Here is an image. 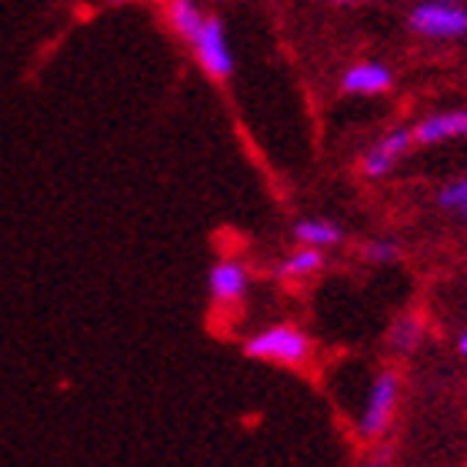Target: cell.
Listing matches in <instances>:
<instances>
[{
  "instance_id": "6da1fadb",
  "label": "cell",
  "mask_w": 467,
  "mask_h": 467,
  "mask_svg": "<svg viewBox=\"0 0 467 467\" xmlns=\"http://www.w3.org/2000/svg\"><path fill=\"white\" fill-rule=\"evenodd\" d=\"M244 354L254 360H267V364H284V368H301L314 354V341L301 327L294 324H271L264 331L251 334L244 344Z\"/></svg>"
},
{
  "instance_id": "7a4b0ae2",
  "label": "cell",
  "mask_w": 467,
  "mask_h": 467,
  "mask_svg": "<svg viewBox=\"0 0 467 467\" xmlns=\"http://www.w3.org/2000/svg\"><path fill=\"white\" fill-rule=\"evenodd\" d=\"M398 398H400V378L394 370H380L374 384H370V394H368V404L360 410V420H358V431L360 438H380L384 431H388L390 418H394V408H398Z\"/></svg>"
},
{
  "instance_id": "3957f363",
  "label": "cell",
  "mask_w": 467,
  "mask_h": 467,
  "mask_svg": "<svg viewBox=\"0 0 467 467\" xmlns=\"http://www.w3.org/2000/svg\"><path fill=\"white\" fill-rule=\"evenodd\" d=\"M191 50H194L197 64L211 74V78L224 80L234 74V54H231V44H227V34H224V24L217 17H204L201 20V27L194 30V37L187 40Z\"/></svg>"
},
{
  "instance_id": "277c9868",
  "label": "cell",
  "mask_w": 467,
  "mask_h": 467,
  "mask_svg": "<svg viewBox=\"0 0 467 467\" xmlns=\"http://www.w3.org/2000/svg\"><path fill=\"white\" fill-rule=\"evenodd\" d=\"M410 27L418 30L420 37L434 40H454L467 34V10L458 4H441V0H420L418 7L410 10Z\"/></svg>"
},
{
  "instance_id": "5b68a950",
  "label": "cell",
  "mask_w": 467,
  "mask_h": 467,
  "mask_svg": "<svg viewBox=\"0 0 467 467\" xmlns=\"http://www.w3.org/2000/svg\"><path fill=\"white\" fill-rule=\"evenodd\" d=\"M410 144H414V134L404 130V127L384 134L380 140H374V144L364 150V157H360V171H364V177H370V181L388 177L390 171L404 161V154L410 150Z\"/></svg>"
},
{
  "instance_id": "8992f818",
  "label": "cell",
  "mask_w": 467,
  "mask_h": 467,
  "mask_svg": "<svg viewBox=\"0 0 467 467\" xmlns=\"http://www.w3.org/2000/svg\"><path fill=\"white\" fill-rule=\"evenodd\" d=\"M251 287V277H247V267L241 261H217L207 274V291H211V301L214 304H237L244 301V294Z\"/></svg>"
},
{
  "instance_id": "52a82bcc",
  "label": "cell",
  "mask_w": 467,
  "mask_h": 467,
  "mask_svg": "<svg viewBox=\"0 0 467 467\" xmlns=\"http://www.w3.org/2000/svg\"><path fill=\"white\" fill-rule=\"evenodd\" d=\"M410 134H414V144H441V140L467 137V108L424 117Z\"/></svg>"
},
{
  "instance_id": "ba28073f",
  "label": "cell",
  "mask_w": 467,
  "mask_h": 467,
  "mask_svg": "<svg viewBox=\"0 0 467 467\" xmlns=\"http://www.w3.org/2000/svg\"><path fill=\"white\" fill-rule=\"evenodd\" d=\"M394 78L390 70L378 60H368V64H354V67L344 74V90L348 94H364V98H374V94H384L390 90Z\"/></svg>"
},
{
  "instance_id": "9c48e42d",
  "label": "cell",
  "mask_w": 467,
  "mask_h": 467,
  "mask_svg": "<svg viewBox=\"0 0 467 467\" xmlns=\"http://www.w3.org/2000/svg\"><path fill=\"white\" fill-rule=\"evenodd\" d=\"M294 237L301 241V247H317V251H327V247H337L344 241V231L334 221H324V217H307V221H297L294 224Z\"/></svg>"
},
{
  "instance_id": "30bf717a",
  "label": "cell",
  "mask_w": 467,
  "mask_h": 467,
  "mask_svg": "<svg viewBox=\"0 0 467 467\" xmlns=\"http://www.w3.org/2000/svg\"><path fill=\"white\" fill-rule=\"evenodd\" d=\"M204 17L207 14L197 7L194 0H167V20H171V27H174L177 37L191 40Z\"/></svg>"
},
{
  "instance_id": "8fae6325",
  "label": "cell",
  "mask_w": 467,
  "mask_h": 467,
  "mask_svg": "<svg viewBox=\"0 0 467 467\" xmlns=\"http://www.w3.org/2000/svg\"><path fill=\"white\" fill-rule=\"evenodd\" d=\"M321 267H324V254L317 247H301V251H294L281 264V277H307V274H317Z\"/></svg>"
},
{
  "instance_id": "7c38bea8",
  "label": "cell",
  "mask_w": 467,
  "mask_h": 467,
  "mask_svg": "<svg viewBox=\"0 0 467 467\" xmlns=\"http://www.w3.org/2000/svg\"><path fill=\"white\" fill-rule=\"evenodd\" d=\"M420 334H424V327H420L418 317H400V321L394 324V331H390V344L408 354V350L418 348Z\"/></svg>"
},
{
  "instance_id": "4fadbf2b",
  "label": "cell",
  "mask_w": 467,
  "mask_h": 467,
  "mask_svg": "<svg viewBox=\"0 0 467 467\" xmlns=\"http://www.w3.org/2000/svg\"><path fill=\"white\" fill-rule=\"evenodd\" d=\"M438 204L444 207V211H454V214H461L467 221V174L461 177V181H454V184L441 187Z\"/></svg>"
},
{
  "instance_id": "5bb4252c",
  "label": "cell",
  "mask_w": 467,
  "mask_h": 467,
  "mask_svg": "<svg viewBox=\"0 0 467 467\" xmlns=\"http://www.w3.org/2000/svg\"><path fill=\"white\" fill-rule=\"evenodd\" d=\"M364 254H368V261H374V264H394L400 257V247L394 241H370L368 247H364Z\"/></svg>"
},
{
  "instance_id": "9a60e30c",
  "label": "cell",
  "mask_w": 467,
  "mask_h": 467,
  "mask_svg": "<svg viewBox=\"0 0 467 467\" xmlns=\"http://www.w3.org/2000/svg\"><path fill=\"white\" fill-rule=\"evenodd\" d=\"M364 467H388V454H378V458H370Z\"/></svg>"
},
{
  "instance_id": "2e32d148",
  "label": "cell",
  "mask_w": 467,
  "mask_h": 467,
  "mask_svg": "<svg viewBox=\"0 0 467 467\" xmlns=\"http://www.w3.org/2000/svg\"><path fill=\"white\" fill-rule=\"evenodd\" d=\"M458 350L467 358V327H464V331H461V337H458Z\"/></svg>"
},
{
  "instance_id": "e0dca14e",
  "label": "cell",
  "mask_w": 467,
  "mask_h": 467,
  "mask_svg": "<svg viewBox=\"0 0 467 467\" xmlns=\"http://www.w3.org/2000/svg\"><path fill=\"white\" fill-rule=\"evenodd\" d=\"M441 4H458V0H441Z\"/></svg>"
},
{
  "instance_id": "ac0fdd59",
  "label": "cell",
  "mask_w": 467,
  "mask_h": 467,
  "mask_svg": "<svg viewBox=\"0 0 467 467\" xmlns=\"http://www.w3.org/2000/svg\"><path fill=\"white\" fill-rule=\"evenodd\" d=\"M108 4H124V0H108Z\"/></svg>"
},
{
  "instance_id": "d6986e66",
  "label": "cell",
  "mask_w": 467,
  "mask_h": 467,
  "mask_svg": "<svg viewBox=\"0 0 467 467\" xmlns=\"http://www.w3.org/2000/svg\"><path fill=\"white\" fill-rule=\"evenodd\" d=\"M341 4H350V0H341Z\"/></svg>"
}]
</instances>
